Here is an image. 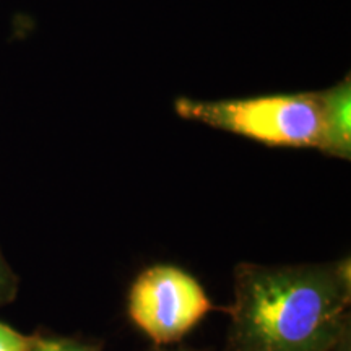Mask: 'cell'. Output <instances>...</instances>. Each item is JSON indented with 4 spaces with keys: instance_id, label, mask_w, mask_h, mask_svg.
<instances>
[{
    "instance_id": "3",
    "label": "cell",
    "mask_w": 351,
    "mask_h": 351,
    "mask_svg": "<svg viewBox=\"0 0 351 351\" xmlns=\"http://www.w3.org/2000/svg\"><path fill=\"white\" fill-rule=\"evenodd\" d=\"M127 309L145 335L158 345H169L191 332L213 304L191 274L174 265H155L132 285Z\"/></svg>"
},
{
    "instance_id": "4",
    "label": "cell",
    "mask_w": 351,
    "mask_h": 351,
    "mask_svg": "<svg viewBox=\"0 0 351 351\" xmlns=\"http://www.w3.org/2000/svg\"><path fill=\"white\" fill-rule=\"evenodd\" d=\"M322 112V142L319 150L350 160L351 155V80L346 75L335 86L317 91Z\"/></svg>"
},
{
    "instance_id": "2",
    "label": "cell",
    "mask_w": 351,
    "mask_h": 351,
    "mask_svg": "<svg viewBox=\"0 0 351 351\" xmlns=\"http://www.w3.org/2000/svg\"><path fill=\"white\" fill-rule=\"evenodd\" d=\"M174 109L182 119L231 132L269 147L319 150L322 142L317 91L219 101L178 98Z\"/></svg>"
},
{
    "instance_id": "1",
    "label": "cell",
    "mask_w": 351,
    "mask_h": 351,
    "mask_svg": "<svg viewBox=\"0 0 351 351\" xmlns=\"http://www.w3.org/2000/svg\"><path fill=\"white\" fill-rule=\"evenodd\" d=\"M351 298L350 262L252 265L236 270L234 351H335Z\"/></svg>"
},
{
    "instance_id": "7",
    "label": "cell",
    "mask_w": 351,
    "mask_h": 351,
    "mask_svg": "<svg viewBox=\"0 0 351 351\" xmlns=\"http://www.w3.org/2000/svg\"><path fill=\"white\" fill-rule=\"evenodd\" d=\"M32 337L23 335L0 320V351H26Z\"/></svg>"
},
{
    "instance_id": "6",
    "label": "cell",
    "mask_w": 351,
    "mask_h": 351,
    "mask_svg": "<svg viewBox=\"0 0 351 351\" xmlns=\"http://www.w3.org/2000/svg\"><path fill=\"white\" fill-rule=\"evenodd\" d=\"M16 293H19V276L0 251V307L15 300Z\"/></svg>"
},
{
    "instance_id": "5",
    "label": "cell",
    "mask_w": 351,
    "mask_h": 351,
    "mask_svg": "<svg viewBox=\"0 0 351 351\" xmlns=\"http://www.w3.org/2000/svg\"><path fill=\"white\" fill-rule=\"evenodd\" d=\"M26 351H99L98 346L67 337L33 335Z\"/></svg>"
}]
</instances>
